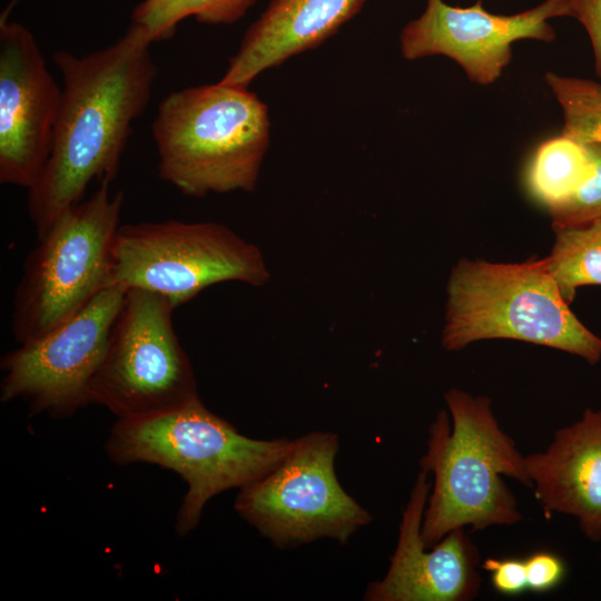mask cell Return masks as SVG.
I'll use <instances>...</instances> for the list:
<instances>
[{
    "label": "cell",
    "mask_w": 601,
    "mask_h": 601,
    "mask_svg": "<svg viewBox=\"0 0 601 601\" xmlns=\"http://www.w3.org/2000/svg\"><path fill=\"white\" fill-rule=\"evenodd\" d=\"M151 43L132 29L86 56L56 51L63 87L50 156L33 187L28 211L41 238L92 180L111 183L130 135L147 107L157 67Z\"/></svg>",
    "instance_id": "1"
},
{
    "label": "cell",
    "mask_w": 601,
    "mask_h": 601,
    "mask_svg": "<svg viewBox=\"0 0 601 601\" xmlns=\"http://www.w3.org/2000/svg\"><path fill=\"white\" fill-rule=\"evenodd\" d=\"M447 410L428 428L421 470L433 474L421 534L432 548L446 534L471 526L480 531L521 521L518 501L502 475L531 489L524 455L500 426L486 396L451 388Z\"/></svg>",
    "instance_id": "2"
},
{
    "label": "cell",
    "mask_w": 601,
    "mask_h": 601,
    "mask_svg": "<svg viewBox=\"0 0 601 601\" xmlns=\"http://www.w3.org/2000/svg\"><path fill=\"white\" fill-rule=\"evenodd\" d=\"M293 440H256L240 434L209 411L200 397L167 410L119 417L106 441L117 464H155L187 484L175 530L186 535L199 523L207 502L267 474L287 455Z\"/></svg>",
    "instance_id": "3"
},
{
    "label": "cell",
    "mask_w": 601,
    "mask_h": 601,
    "mask_svg": "<svg viewBox=\"0 0 601 601\" xmlns=\"http://www.w3.org/2000/svg\"><path fill=\"white\" fill-rule=\"evenodd\" d=\"M269 129L267 106L247 87L218 81L174 91L151 127L158 176L191 197L253 191Z\"/></svg>",
    "instance_id": "4"
},
{
    "label": "cell",
    "mask_w": 601,
    "mask_h": 601,
    "mask_svg": "<svg viewBox=\"0 0 601 601\" xmlns=\"http://www.w3.org/2000/svg\"><path fill=\"white\" fill-rule=\"evenodd\" d=\"M510 338L568 352L597 364L601 338L571 312L546 260L520 264L461 259L447 284L442 344L456 351Z\"/></svg>",
    "instance_id": "5"
},
{
    "label": "cell",
    "mask_w": 601,
    "mask_h": 601,
    "mask_svg": "<svg viewBox=\"0 0 601 601\" xmlns=\"http://www.w3.org/2000/svg\"><path fill=\"white\" fill-rule=\"evenodd\" d=\"M102 183L63 210L27 256L14 289L10 328L21 345L60 326L110 285V256L124 193Z\"/></svg>",
    "instance_id": "6"
},
{
    "label": "cell",
    "mask_w": 601,
    "mask_h": 601,
    "mask_svg": "<svg viewBox=\"0 0 601 601\" xmlns=\"http://www.w3.org/2000/svg\"><path fill=\"white\" fill-rule=\"evenodd\" d=\"M269 277L259 248L214 221L124 224L111 247L110 284L159 294L175 308L214 284L263 286Z\"/></svg>",
    "instance_id": "7"
},
{
    "label": "cell",
    "mask_w": 601,
    "mask_h": 601,
    "mask_svg": "<svg viewBox=\"0 0 601 601\" xmlns=\"http://www.w3.org/2000/svg\"><path fill=\"white\" fill-rule=\"evenodd\" d=\"M338 449L332 432L293 439L276 467L239 489L235 511L279 549L323 538L347 543L372 515L339 484L334 469Z\"/></svg>",
    "instance_id": "8"
},
{
    "label": "cell",
    "mask_w": 601,
    "mask_h": 601,
    "mask_svg": "<svg viewBox=\"0 0 601 601\" xmlns=\"http://www.w3.org/2000/svg\"><path fill=\"white\" fill-rule=\"evenodd\" d=\"M164 296L128 288L88 391L89 404L118 418L154 413L198 398L189 357Z\"/></svg>",
    "instance_id": "9"
},
{
    "label": "cell",
    "mask_w": 601,
    "mask_h": 601,
    "mask_svg": "<svg viewBox=\"0 0 601 601\" xmlns=\"http://www.w3.org/2000/svg\"><path fill=\"white\" fill-rule=\"evenodd\" d=\"M128 288L110 284L70 319L4 354L1 402L21 398L32 414L68 417L89 404L88 391Z\"/></svg>",
    "instance_id": "10"
},
{
    "label": "cell",
    "mask_w": 601,
    "mask_h": 601,
    "mask_svg": "<svg viewBox=\"0 0 601 601\" xmlns=\"http://www.w3.org/2000/svg\"><path fill=\"white\" fill-rule=\"evenodd\" d=\"M558 17H570L569 0H544L508 16L486 11L482 0L466 8L426 0L423 13L402 29L401 52L407 60L445 56L471 81L486 86L499 79L511 62L513 42L553 41L556 33L549 20Z\"/></svg>",
    "instance_id": "11"
},
{
    "label": "cell",
    "mask_w": 601,
    "mask_h": 601,
    "mask_svg": "<svg viewBox=\"0 0 601 601\" xmlns=\"http://www.w3.org/2000/svg\"><path fill=\"white\" fill-rule=\"evenodd\" d=\"M9 9L0 18V183L30 189L50 156L62 89Z\"/></svg>",
    "instance_id": "12"
},
{
    "label": "cell",
    "mask_w": 601,
    "mask_h": 601,
    "mask_svg": "<svg viewBox=\"0 0 601 601\" xmlns=\"http://www.w3.org/2000/svg\"><path fill=\"white\" fill-rule=\"evenodd\" d=\"M432 483L420 471L400 523L383 579L368 584L367 601H471L481 589L480 552L464 529L426 548L421 529Z\"/></svg>",
    "instance_id": "13"
},
{
    "label": "cell",
    "mask_w": 601,
    "mask_h": 601,
    "mask_svg": "<svg viewBox=\"0 0 601 601\" xmlns=\"http://www.w3.org/2000/svg\"><path fill=\"white\" fill-rule=\"evenodd\" d=\"M524 465L542 509L574 518L589 540L600 542L601 410L585 408L544 451L524 455Z\"/></svg>",
    "instance_id": "14"
},
{
    "label": "cell",
    "mask_w": 601,
    "mask_h": 601,
    "mask_svg": "<svg viewBox=\"0 0 601 601\" xmlns=\"http://www.w3.org/2000/svg\"><path fill=\"white\" fill-rule=\"evenodd\" d=\"M365 0H272L247 29L219 82L248 85L263 71L333 36Z\"/></svg>",
    "instance_id": "15"
},
{
    "label": "cell",
    "mask_w": 601,
    "mask_h": 601,
    "mask_svg": "<svg viewBox=\"0 0 601 601\" xmlns=\"http://www.w3.org/2000/svg\"><path fill=\"white\" fill-rule=\"evenodd\" d=\"M592 171L587 145L560 135L539 146L526 181L532 195L551 208L573 194Z\"/></svg>",
    "instance_id": "16"
},
{
    "label": "cell",
    "mask_w": 601,
    "mask_h": 601,
    "mask_svg": "<svg viewBox=\"0 0 601 601\" xmlns=\"http://www.w3.org/2000/svg\"><path fill=\"white\" fill-rule=\"evenodd\" d=\"M256 0H142L132 11L130 29L150 43L171 38L178 23L194 17L207 24L238 21Z\"/></svg>",
    "instance_id": "17"
},
{
    "label": "cell",
    "mask_w": 601,
    "mask_h": 601,
    "mask_svg": "<svg viewBox=\"0 0 601 601\" xmlns=\"http://www.w3.org/2000/svg\"><path fill=\"white\" fill-rule=\"evenodd\" d=\"M554 231L555 243L545 260L570 304L578 287L601 285V221Z\"/></svg>",
    "instance_id": "18"
},
{
    "label": "cell",
    "mask_w": 601,
    "mask_h": 601,
    "mask_svg": "<svg viewBox=\"0 0 601 601\" xmlns=\"http://www.w3.org/2000/svg\"><path fill=\"white\" fill-rule=\"evenodd\" d=\"M544 79L563 112L561 135L601 145V83L553 71L546 72Z\"/></svg>",
    "instance_id": "19"
},
{
    "label": "cell",
    "mask_w": 601,
    "mask_h": 601,
    "mask_svg": "<svg viewBox=\"0 0 601 601\" xmlns=\"http://www.w3.org/2000/svg\"><path fill=\"white\" fill-rule=\"evenodd\" d=\"M585 145L593 171L566 199L549 208L554 230L601 221V145Z\"/></svg>",
    "instance_id": "20"
},
{
    "label": "cell",
    "mask_w": 601,
    "mask_h": 601,
    "mask_svg": "<svg viewBox=\"0 0 601 601\" xmlns=\"http://www.w3.org/2000/svg\"><path fill=\"white\" fill-rule=\"evenodd\" d=\"M528 590L545 592L558 587L564 578L565 565L554 553L540 551L524 559Z\"/></svg>",
    "instance_id": "21"
},
{
    "label": "cell",
    "mask_w": 601,
    "mask_h": 601,
    "mask_svg": "<svg viewBox=\"0 0 601 601\" xmlns=\"http://www.w3.org/2000/svg\"><path fill=\"white\" fill-rule=\"evenodd\" d=\"M481 566L491 573L492 584L497 592L514 595L528 590L524 560L487 558Z\"/></svg>",
    "instance_id": "22"
},
{
    "label": "cell",
    "mask_w": 601,
    "mask_h": 601,
    "mask_svg": "<svg viewBox=\"0 0 601 601\" xmlns=\"http://www.w3.org/2000/svg\"><path fill=\"white\" fill-rule=\"evenodd\" d=\"M570 17L585 29L593 51L594 71L601 77V0H569Z\"/></svg>",
    "instance_id": "23"
}]
</instances>
